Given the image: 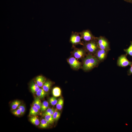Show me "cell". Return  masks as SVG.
<instances>
[{
  "mask_svg": "<svg viewBox=\"0 0 132 132\" xmlns=\"http://www.w3.org/2000/svg\"><path fill=\"white\" fill-rule=\"evenodd\" d=\"M100 62L94 55L88 54L83 59L82 68L85 71H89L97 66Z\"/></svg>",
  "mask_w": 132,
  "mask_h": 132,
  "instance_id": "6da1fadb",
  "label": "cell"
},
{
  "mask_svg": "<svg viewBox=\"0 0 132 132\" xmlns=\"http://www.w3.org/2000/svg\"><path fill=\"white\" fill-rule=\"evenodd\" d=\"M97 38L87 42H84L83 48L88 54L94 55L99 49L97 43Z\"/></svg>",
  "mask_w": 132,
  "mask_h": 132,
  "instance_id": "7a4b0ae2",
  "label": "cell"
},
{
  "mask_svg": "<svg viewBox=\"0 0 132 132\" xmlns=\"http://www.w3.org/2000/svg\"><path fill=\"white\" fill-rule=\"evenodd\" d=\"M97 40L99 49L109 51L110 50L109 43L107 39L105 37L100 36L97 37Z\"/></svg>",
  "mask_w": 132,
  "mask_h": 132,
  "instance_id": "3957f363",
  "label": "cell"
},
{
  "mask_svg": "<svg viewBox=\"0 0 132 132\" xmlns=\"http://www.w3.org/2000/svg\"><path fill=\"white\" fill-rule=\"evenodd\" d=\"M81 39L79 32H72L70 38V42L73 46L78 44L83 45L84 42L81 41Z\"/></svg>",
  "mask_w": 132,
  "mask_h": 132,
  "instance_id": "277c9868",
  "label": "cell"
},
{
  "mask_svg": "<svg viewBox=\"0 0 132 132\" xmlns=\"http://www.w3.org/2000/svg\"><path fill=\"white\" fill-rule=\"evenodd\" d=\"M79 33L81 39L84 41V42L90 41L97 38L93 35L90 30L88 29L84 30Z\"/></svg>",
  "mask_w": 132,
  "mask_h": 132,
  "instance_id": "5b68a950",
  "label": "cell"
},
{
  "mask_svg": "<svg viewBox=\"0 0 132 132\" xmlns=\"http://www.w3.org/2000/svg\"><path fill=\"white\" fill-rule=\"evenodd\" d=\"M127 55H122L118 57L117 61V65L119 66L125 67L132 64V62L128 60L127 58Z\"/></svg>",
  "mask_w": 132,
  "mask_h": 132,
  "instance_id": "8992f818",
  "label": "cell"
},
{
  "mask_svg": "<svg viewBox=\"0 0 132 132\" xmlns=\"http://www.w3.org/2000/svg\"><path fill=\"white\" fill-rule=\"evenodd\" d=\"M86 52L84 48H75L72 52V54L74 57L77 59L84 58L86 55Z\"/></svg>",
  "mask_w": 132,
  "mask_h": 132,
  "instance_id": "52a82bcc",
  "label": "cell"
},
{
  "mask_svg": "<svg viewBox=\"0 0 132 132\" xmlns=\"http://www.w3.org/2000/svg\"><path fill=\"white\" fill-rule=\"evenodd\" d=\"M67 61L71 67L73 69H77L81 66V63L74 57H71L67 59Z\"/></svg>",
  "mask_w": 132,
  "mask_h": 132,
  "instance_id": "ba28073f",
  "label": "cell"
},
{
  "mask_svg": "<svg viewBox=\"0 0 132 132\" xmlns=\"http://www.w3.org/2000/svg\"><path fill=\"white\" fill-rule=\"evenodd\" d=\"M109 51L99 49L94 56L100 62L103 61L106 58Z\"/></svg>",
  "mask_w": 132,
  "mask_h": 132,
  "instance_id": "9c48e42d",
  "label": "cell"
},
{
  "mask_svg": "<svg viewBox=\"0 0 132 132\" xmlns=\"http://www.w3.org/2000/svg\"><path fill=\"white\" fill-rule=\"evenodd\" d=\"M36 82L40 87H42L43 84L46 81V78L42 76H37L35 78Z\"/></svg>",
  "mask_w": 132,
  "mask_h": 132,
  "instance_id": "30bf717a",
  "label": "cell"
},
{
  "mask_svg": "<svg viewBox=\"0 0 132 132\" xmlns=\"http://www.w3.org/2000/svg\"><path fill=\"white\" fill-rule=\"evenodd\" d=\"M39 111L37 108L33 105L30 109L29 116L31 117L36 116L39 114Z\"/></svg>",
  "mask_w": 132,
  "mask_h": 132,
  "instance_id": "8fae6325",
  "label": "cell"
},
{
  "mask_svg": "<svg viewBox=\"0 0 132 132\" xmlns=\"http://www.w3.org/2000/svg\"><path fill=\"white\" fill-rule=\"evenodd\" d=\"M52 83L51 81L48 80L46 81L42 86V88L46 92L49 91Z\"/></svg>",
  "mask_w": 132,
  "mask_h": 132,
  "instance_id": "7c38bea8",
  "label": "cell"
},
{
  "mask_svg": "<svg viewBox=\"0 0 132 132\" xmlns=\"http://www.w3.org/2000/svg\"><path fill=\"white\" fill-rule=\"evenodd\" d=\"M42 104L40 98L37 97L35 98L33 103V105L37 108L40 110Z\"/></svg>",
  "mask_w": 132,
  "mask_h": 132,
  "instance_id": "4fadbf2b",
  "label": "cell"
},
{
  "mask_svg": "<svg viewBox=\"0 0 132 132\" xmlns=\"http://www.w3.org/2000/svg\"><path fill=\"white\" fill-rule=\"evenodd\" d=\"M40 87L36 83H32L30 86V90L33 93H36L40 89Z\"/></svg>",
  "mask_w": 132,
  "mask_h": 132,
  "instance_id": "5bb4252c",
  "label": "cell"
},
{
  "mask_svg": "<svg viewBox=\"0 0 132 132\" xmlns=\"http://www.w3.org/2000/svg\"><path fill=\"white\" fill-rule=\"evenodd\" d=\"M29 120L32 124L36 126L39 125L40 123L39 119L36 116H31Z\"/></svg>",
  "mask_w": 132,
  "mask_h": 132,
  "instance_id": "9a60e30c",
  "label": "cell"
},
{
  "mask_svg": "<svg viewBox=\"0 0 132 132\" xmlns=\"http://www.w3.org/2000/svg\"><path fill=\"white\" fill-rule=\"evenodd\" d=\"M52 93L54 96L55 97H59L61 93V89L58 87L54 88L52 90Z\"/></svg>",
  "mask_w": 132,
  "mask_h": 132,
  "instance_id": "2e32d148",
  "label": "cell"
},
{
  "mask_svg": "<svg viewBox=\"0 0 132 132\" xmlns=\"http://www.w3.org/2000/svg\"><path fill=\"white\" fill-rule=\"evenodd\" d=\"M36 95L40 99L44 98L46 94V92L43 88H40L36 93Z\"/></svg>",
  "mask_w": 132,
  "mask_h": 132,
  "instance_id": "e0dca14e",
  "label": "cell"
},
{
  "mask_svg": "<svg viewBox=\"0 0 132 132\" xmlns=\"http://www.w3.org/2000/svg\"><path fill=\"white\" fill-rule=\"evenodd\" d=\"M64 104V100L62 98L58 99L56 104V108L57 110H61L63 108Z\"/></svg>",
  "mask_w": 132,
  "mask_h": 132,
  "instance_id": "ac0fdd59",
  "label": "cell"
},
{
  "mask_svg": "<svg viewBox=\"0 0 132 132\" xmlns=\"http://www.w3.org/2000/svg\"><path fill=\"white\" fill-rule=\"evenodd\" d=\"M21 102L19 100H16L13 101L11 104V108L12 110H14L18 108L21 104Z\"/></svg>",
  "mask_w": 132,
  "mask_h": 132,
  "instance_id": "d6986e66",
  "label": "cell"
},
{
  "mask_svg": "<svg viewBox=\"0 0 132 132\" xmlns=\"http://www.w3.org/2000/svg\"><path fill=\"white\" fill-rule=\"evenodd\" d=\"M49 124L44 119H42L41 121L39 127L42 128H46L48 126Z\"/></svg>",
  "mask_w": 132,
  "mask_h": 132,
  "instance_id": "ffe728a7",
  "label": "cell"
},
{
  "mask_svg": "<svg viewBox=\"0 0 132 132\" xmlns=\"http://www.w3.org/2000/svg\"><path fill=\"white\" fill-rule=\"evenodd\" d=\"M49 106V103L46 101H44L42 103L40 110L41 112L44 111H46Z\"/></svg>",
  "mask_w": 132,
  "mask_h": 132,
  "instance_id": "44dd1931",
  "label": "cell"
},
{
  "mask_svg": "<svg viewBox=\"0 0 132 132\" xmlns=\"http://www.w3.org/2000/svg\"><path fill=\"white\" fill-rule=\"evenodd\" d=\"M44 116V119L50 124L53 123L55 120L53 118V116L47 115Z\"/></svg>",
  "mask_w": 132,
  "mask_h": 132,
  "instance_id": "7402d4cb",
  "label": "cell"
},
{
  "mask_svg": "<svg viewBox=\"0 0 132 132\" xmlns=\"http://www.w3.org/2000/svg\"><path fill=\"white\" fill-rule=\"evenodd\" d=\"M124 51L126 54L132 57V41L131 42V44L129 47L126 49H124Z\"/></svg>",
  "mask_w": 132,
  "mask_h": 132,
  "instance_id": "603a6c76",
  "label": "cell"
},
{
  "mask_svg": "<svg viewBox=\"0 0 132 132\" xmlns=\"http://www.w3.org/2000/svg\"><path fill=\"white\" fill-rule=\"evenodd\" d=\"M60 116V113L57 109L55 110V112L53 115V118L56 121L59 119Z\"/></svg>",
  "mask_w": 132,
  "mask_h": 132,
  "instance_id": "cb8c5ba5",
  "label": "cell"
},
{
  "mask_svg": "<svg viewBox=\"0 0 132 132\" xmlns=\"http://www.w3.org/2000/svg\"><path fill=\"white\" fill-rule=\"evenodd\" d=\"M49 101L51 104L54 106L56 104L58 101L55 97L54 96L50 98Z\"/></svg>",
  "mask_w": 132,
  "mask_h": 132,
  "instance_id": "d4e9b609",
  "label": "cell"
},
{
  "mask_svg": "<svg viewBox=\"0 0 132 132\" xmlns=\"http://www.w3.org/2000/svg\"><path fill=\"white\" fill-rule=\"evenodd\" d=\"M12 113L13 114L17 116H19L20 115H22L21 112L19 109L14 110L12 111Z\"/></svg>",
  "mask_w": 132,
  "mask_h": 132,
  "instance_id": "484cf974",
  "label": "cell"
},
{
  "mask_svg": "<svg viewBox=\"0 0 132 132\" xmlns=\"http://www.w3.org/2000/svg\"><path fill=\"white\" fill-rule=\"evenodd\" d=\"M21 111L22 115L25 112V108L24 105H20L18 108Z\"/></svg>",
  "mask_w": 132,
  "mask_h": 132,
  "instance_id": "4316f807",
  "label": "cell"
},
{
  "mask_svg": "<svg viewBox=\"0 0 132 132\" xmlns=\"http://www.w3.org/2000/svg\"><path fill=\"white\" fill-rule=\"evenodd\" d=\"M54 109L53 108H49L48 109L46 110V111L43 113L42 115L43 116H44L50 112Z\"/></svg>",
  "mask_w": 132,
  "mask_h": 132,
  "instance_id": "83f0119b",
  "label": "cell"
},
{
  "mask_svg": "<svg viewBox=\"0 0 132 132\" xmlns=\"http://www.w3.org/2000/svg\"><path fill=\"white\" fill-rule=\"evenodd\" d=\"M128 74L129 75L132 74V64L128 72Z\"/></svg>",
  "mask_w": 132,
  "mask_h": 132,
  "instance_id": "f1b7e54d",
  "label": "cell"
},
{
  "mask_svg": "<svg viewBox=\"0 0 132 132\" xmlns=\"http://www.w3.org/2000/svg\"><path fill=\"white\" fill-rule=\"evenodd\" d=\"M124 0L128 2H131L132 1V0Z\"/></svg>",
  "mask_w": 132,
  "mask_h": 132,
  "instance_id": "f546056e",
  "label": "cell"
}]
</instances>
